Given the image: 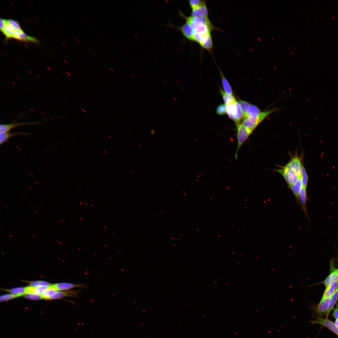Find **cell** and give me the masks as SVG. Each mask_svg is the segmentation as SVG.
Listing matches in <instances>:
<instances>
[{
	"label": "cell",
	"instance_id": "obj_8",
	"mask_svg": "<svg viewBox=\"0 0 338 338\" xmlns=\"http://www.w3.org/2000/svg\"><path fill=\"white\" fill-rule=\"evenodd\" d=\"M170 26L180 30L185 38L189 40L193 41L192 31L189 25L186 22L181 26H177L173 25L169 23Z\"/></svg>",
	"mask_w": 338,
	"mask_h": 338
},
{
	"label": "cell",
	"instance_id": "obj_30",
	"mask_svg": "<svg viewBox=\"0 0 338 338\" xmlns=\"http://www.w3.org/2000/svg\"><path fill=\"white\" fill-rule=\"evenodd\" d=\"M188 3L192 9L199 7L206 3L205 1L201 0H190L189 1Z\"/></svg>",
	"mask_w": 338,
	"mask_h": 338
},
{
	"label": "cell",
	"instance_id": "obj_18",
	"mask_svg": "<svg viewBox=\"0 0 338 338\" xmlns=\"http://www.w3.org/2000/svg\"><path fill=\"white\" fill-rule=\"evenodd\" d=\"M306 187H303L299 194V197L301 207L305 214L307 215L306 202L307 199Z\"/></svg>",
	"mask_w": 338,
	"mask_h": 338
},
{
	"label": "cell",
	"instance_id": "obj_35",
	"mask_svg": "<svg viewBox=\"0 0 338 338\" xmlns=\"http://www.w3.org/2000/svg\"><path fill=\"white\" fill-rule=\"evenodd\" d=\"M6 22L7 23L9 24L15 29H21L19 23L17 21L13 19H9L6 20Z\"/></svg>",
	"mask_w": 338,
	"mask_h": 338
},
{
	"label": "cell",
	"instance_id": "obj_28",
	"mask_svg": "<svg viewBox=\"0 0 338 338\" xmlns=\"http://www.w3.org/2000/svg\"><path fill=\"white\" fill-rule=\"evenodd\" d=\"M300 177L301 180L302 187H306L308 181V176L306 170L303 166H302Z\"/></svg>",
	"mask_w": 338,
	"mask_h": 338
},
{
	"label": "cell",
	"instance_id": "obj_32",
	"mask_svg": "<svg viewBox=\"0 0 338 338\" xmlns=\"http://www.w3.org/2000/svg\"><path fill=\"white\" fill-rule=\"evenodd\" d=\"M18 297L17 295L13 294H3L0 297V301L1 302L7 301Z\"/></svg>",
	"mask_w": 338,
	"mask_h": 338
},
{
	"label": "cell",
	"instance_id": "obj_48",
	"mask_svg": "<svg viewBox=\"0 0 338 338\" xmlns=\"http://www.w3.org/2000/svg\"><path fill=\"white\" fill-rule=\"evenodd\" d=\"M58 222H60L61 223H62V221H61V220H58Z\"/></svg>",
	"mask_w": 338,
	"mask_h": 338
},
{
	"label": "cell",
	"instance_id": "obj_24",
	"mask_svg": "<svg viewBox=\"0 0 338 338\" xmlns=\"http://www.w3.org/2000/svg\"><path fill=\"white\" fill-rule=\"evenodd\" d=\"M4 290L6 291L9 292L11 294L17 295L18 297L24 295L26 293V287H17L12 288L9 289Z\"/></svg>",
	"mask_w": 338,
	"mask_h": 338
},
{
	"label": "cell",
	"instance_id": "obj_31",
	"mask_svg": "<svg viewBox=\"0 0 338 338\" xmlns=\"http://www.w3.org/2000/svg\"><path fill=\"white\" fill-rule=\"evenodd\" d=\"M238 103L243 113V120L245 117L248 107L250 104L248 102L241 100H239Z\"/></svg>",
	"mask_w": 338,
	"mask_h": 338
},
{
	"label": "cell",
	"instance_id": "obj_21",
	"mask_svg": "<svg viewBox=\"0 0 338 338\" xmlns=\"http://www.w3.org/2000/svg\"><path fill=\"white\" fill-rule=\"evenodd\" d=\"M235 108V121L236 126L240 124V122L243 119V115L238 103L236 100L234 102Z\"/></svg>",
	"mask_w": 338,
	"mask_h": 338
},
{
	"label": "cell",
	"instance_id": "obj_44",
	"mask_svg": "<svg viewBox=\"0 0 338 338\" xmlns=\"http://www.w3.org/2000/svg\"><path fill=\"white\" fill-rule=\"evenodd\" d=\"M4 207H5V208L6 209H9V208L8 207H7L6 206Z\"/></svg>",
	"mask_w": 338,
	"mask_h": 338
},
{
	"label": "cell",
	"instance_id": "obj_46",
	"mask_svg": "<svg viewBox=\"0 0 338 338\" xmlns=\"http://www.w3.org/2000/svg\"><path fill=\"white\" fill-rule=\"evenodd\" d=\"M92 54H93V55H94V56L95 57H96V55H95V54H94V53H93Z\"/></svg>",
	"mask_w": 338,
	"mask_h": 338
},
{
	"label": "cell",
	"instance_id": "obj_12",
	"mask_svg": "<svg viewBox=\"0 0 338 338\" xmlns=\"http://www.w3.org/2000/svg\"><path fill=\"white\" fill-rule=\"evenodd\" d=\"M288 187L290 189L296 199V201L301 207L299 197V194L302 187L301 180L300 177H299L296 182L288 186Z\"/></svg>",
	"mask_w": 338,
	"mask_h": 338
},
{
	"label": "cell",
	"instance_id": "obj_52",
	"mask_svg": "<svg viewBox=\"0 0 338 338\" xmlns=\"http://www.w3.org/2000/svg\"><path fill=\"white\" fill-rule=\"evenodd\" d=\"M337 270H338V268L337 269Z\"/></svg>",
	"mask_w": 338,
	"mask_h": 338
},
{
	"label": "cell",
	"instance_id": "obj_45",
	"mask_svg": "<svg viewBox=\"0 0 338 338\" xmlns=\"http://www.w3.org/2000/svg\"><path fill=\"white\" fill-rule=\"evenodd\" d=\"M86 23L88 25H89V24L87 21H86Z\"/></svg>",
	"mask_w": 338,
	"mask_h": 338
},
{
	"label": "cell",
	"instance_id": "obj_36",
	"mask_svg": "<svg viewBox=\"0 0 338 338\" xmlns=\"http://www.w3.org/2000/svg\"><path fill=\"white\" fill-rule=\"evenodd\" d=\"M332 316L336 319L338 320V305L337 304L334 309Z\"/></svg>",
	"mask_w": 338,
	"mask_h": 338
},
{
	"label": "cell",
	"instance_id": "obj_47",
	"mask_svg": "<svg viewBox=\"0 0 338 338\" xmlns=\"http://www.w3.org/2000/svg\"><path fill=\"white\" fill-rule=\"evenodd\" d=\"M60 220L61 221H62V222H65V221L64 220H63V219H61Z\"/></svg>",
	"mask_w": 338,
	"mask_h": 338
},
{
	"label": "cell",
	"instance_id": "obj_2",
	"mask_svg": "<svg viewBox=\"0 0 338 338\" xmlns=\"http://www.w3.org/2000/svg\"><path fill=\"white\" fill-rule=\"evenodd\" d=\"M276 110L275 109H273L261 112L258 114L248 116L243 120L241 124L252 132L261 122Z\"/></svg>",
	"mask_w": 338,
	"mask_h": 338
},
{
	"label": "cell",
	"instance_id": "obj_22",
	"mask_svg": "<svg viewBox=\"0 0 338 338\" xmlns=\"http://www.w3.org/2000/svg\"><path fill=\"white\" fill-rule=\"evenodd\" d=\"M220 72L222 78V84L225 93L228 95H232V90L229 82L224 76L222 72Z\"/></svg>",
	"mask_w": 338,
	"mask_h": 338
},
{
	"label": "cell",
	"instance_id": "obj_43",
	"mask_svg": "<svg viewBox=\"0 0 338 338\" xmlns=\"http://www.w3.org/2000/svg\"><path fill=\"white\" fill-rule=\"evenodd\" d=\"M75 40H76V41H77V42L78 43H79V40L78 39H76Z\"/></svg>",
	"mask_w": 338,
	"mask_h": 338
},
{
	"label": "cell",
	"instance_id": "obj_7",
	"mask_svg": "<svg viewBox=\"0 0 338 338\" xmlns=\"http://www.w3.org/2000/svg\"><path fill=\"white\" fill-rule=\"evenodd\" d=\"M40 121L33 122H19L10 124H1L0 125V132H7L12 129L20 126L27 125H36L40 124Z\"/></svg>",
	"mask_w": 338,
	"mask_h": 338
},
{
	"label": "cell",
	"instance_id": "obj_11",
	"mask_svg": "<svg viewBox=\"0 0 338 338\" xmlns=\"http://www.w3.org/2000/svg\"><path fill=\"white\" fill-rule=\"evenodd\" d=\"M79 291L76 290H66L64 291H57L55 293L49 298V300L60 299L64 297H70L77 298L78 297Z\"/></svg>",
	"mask_w": 338,
	"mask_h": 338
},
{
	"label": "cell",
	"instance_id": "obj_40",
	"mask_svg": "<svg viewBox=\"0 0 338 338\" xmlns=\"http://www.w3.org/2000/svg\"><path fill=\"white\" fill-rule=\"evenodd\" d=\"M32 236H33V237H34V238H37V236L35 235H33Z\"/></svg>",
	"mask_w": 338,
	"mask_h": 338
},
{
	"label": "cell",
	"instance_id": "obj_1",
	"mask_svg": "<svg viewBox=\"0 0 338 338\" xmlns=\"http://www.w3.org/2000/svg\"><path fill=\"white\" fill-rule=\"evenodd\" d=\"M179 13L192 29L193 41L198 43L202 48L208 51L211 50L213 44L211 31L216 29V28L211 22L209 18L194 17L191 16H186L180 11Z\"/></svg>",
	"mask_w": 338,
	"mask_h": 338
},
{
	"label": "cell",
	"instance_id": "obj_33",
	"mask_svg": "<svg viewBox=\"0 0 338 338\" xmlns=\"http://www.w3.org/2000/svg\"><path fill=\"white\" fill-rule=\"evenodd\" d=\"M216 113L219 115H223L227 114V105L222 104L218 106L216 109Z\"/></svg>",
	"mask_w": 338,
	"mask_h": 338
},
{
	"label": "cell",
	"instance_id": "obj_13",
	"mask_svg": "<svg viewBox=\"0 0 338 338\" xmlns=\"http://www.w3.org/2000/svg\"><path fill=\"white\" fill-rule=\"evenodd\" d=\"M191 16L199 18H208V11L206 3L192 9Z\"/></svg>",
	"mask_w": 338,
	"mask_h": 338
},
{
	"label": "cell",
	"instance_id": "obj_5",
	"mask_svg": "<svg viewBox=\"0 0 338 338\" xmlns=\"http://www.w3.org/2000/svg\"><path fill=\"white\" fill-rule=\"evenodd\" d=\"M311 322L313 324H318L324 326L338 335V328L334 323L328 318H318Z\"/></svg>",
	"mask_w": 338,
	"mask_h": 338
},
{
	"label": "cell",
	"instance_id": "obj_51",
	"mask_svg": "<svg viewBox=\"0 0 338 338\" xmlns=\"http://www.w3.org/2000/svg\"><path fill=\"white\" fill-rule=\"evenodd\" d=\"M87 49H88V50H89V51L90 52V50H89V49H88V48H87Z\"/></svg>",
	"mask_w": 338,
	"mask_h": 338
},
{
	"label": "cell",
	"instance_id": "obj_49",
	"mask_svg": "<svg viewBox=\"0 0 338 338\" xmlns=\"http://www.w3.org/2000/svg\"><path fill=\"white\" fill-rule=\"evenodd\" d=\"M36 208L37 209H38V210L40 209V208H39L38 207H36Z\"/></svg>",
	"mask_w": 338,
	"mask_h": 338
},
{
	"label": "cell",
	"instance_id": "obj_27",
	"mask_svg": "<svg viewBox=\"0 0 338 338\" xmlns=\"http://www.w3.org/2000/svg\"><path fill=\"white\" fill-rule=\"evenodd\" d=\"M51 285L49 289L44 291L40 294V295L43 299L49 300V298L53 296L57 291L51 288Z\"/></svg>",
	"mask_w": 338,
	"mask_h": 338
},
{
	"label": "cell",
	"instance_id": "obj_16",
	"mask_svg": "<svg viewBox=\"0 0 338 338\" xmlns=\"http://www.w3.org/2000/svg\"><path fill=\"white\" fill-rule=\"evenodd\" d=\"M14 38L24 41L34 42H37L36 38L27 35L21 29L16 30Z\"/></svg>",
	"mask_w": 338,
	"mask_h": 338
},
{
	"label": "cell",
	"instance_id": "obj_38",
	"mask_svg": "<svg viewBox=\"0 0 338 338\" xmlns=\"http://www.w3.org/2000/svg\"><path fill=\"white\" fill-rule=\"evenodd\" d=\"M335 323L336 326L338 328V320L336 319Z\"/></svg>",
	"mask_w": 338,
	"mask_h": 338
},
{
	"label": "cell",
	"instance_id": "obj_17",
	"mask_svg": "<svg viewBox=\"0 0 338 338\" xmlns=\"http://www.w3.org/2000/svg\"><path fill=\"white\" fill-rule=\"evenodd\" d=\"M338 286V280L335 281L326 287L321 300L327 298L332 294Z\"/></svg>",
	"mask_w": 338,
	"mask_h": 338
},
{
	"label": "cell",
	"instance_id": "obj_6",
	"mask_svg": "<svg viewBox=\"0 0 338 338\" xmlns=\"http://www.w3.org/2000/svg\"><path fill=\"white\" fill-rule=\"evenodd\" d=\"M52 288L57 291L65 290L75 288L87 287L84 284H74L68 283H61L52 284Z\"/></svg>",
	"mask_w": 338,
	"mask_h": 338
},
{
	"label": "cell",
	"instance_id": "obj_50",
	"mask_svg": "<svg viewBox=\"0 0 338 338\" xmlns=\"http://www.w3.org/2000/svg\"><path fill=\"white\" fill-rule=\"evenodd\" d=\"M56 241H59V240H58V239H56Z\"/></svg>",
	"mask_w": 338,
	"mask_h": 338
},
{
	"label": "cell",
	"instance_id": "obj_37",
	"mask_svg": "<svg viewBox=\"0 0 338 338\" xmlns=\"http://www.w3.org/2000/svg\"><path fill=\"white\" fill-rule=\"evenodd\" d=\"M7 23L6 20L2 18L0 19V28L2 31Z\"/></svg>",
	"mask_w": 338,
	"mask_h": 338
},
{
	"label": "cell",
	"instance_id": "obj_14",
	"mask_svg": "<svg viewBox=\"0 0 338 338\" xmlns=\"http://www.w3.org/2000/svg\"><path fill=\"white\" fill-rule=\"evenodd\" d=\"M338 280V270L333 266L331 267L330 274L323 281L322 283L326 287L335 281Z\"/></svg>",
	"mask_w": 338,
	"mask_h": 338
},
{
	"label": "cell",
	"instance_id": "obj_23",
	"mask_svg": "<svg viewBox=\"0 0 338 338\" xmlns=\"http://www.w3.org/2000/svg\"><path fill=\"white\" fill-rule=\"evenodd\" d=\"M261 112L260 110L257 106L253 105L250 104L247 110L246 115L244 119L248 116L258 114Z\"/></svg>",
	"mask_w": 338,
	"mask_h": 338
},
{
	"label": "cell",
	"instance_id": "obj_15",
	"mask_svg": "<svg viewBox=\"0 0 338 338\" xmlns=\"http://www.w3.org/2000/svg\"><path fill=\"white\" fill-rule=\"evenodd\" d=\"M30 135L27 132H17L11 133L9 132H0V144L2 145L10 138L18 135L25 136Z\"/></svg>",
	"mask_w": 338,
	"mask_h": 338
},
{
	"label": "cell",
	"instance_id": "obj_39",
	"mask_svg": "<svg viewBox=\"0 0 338 338\" xmlns=\"http://www.w3.org/2000/svg\"><path fill=\"white\" fill-rule=\"evenodd\" d=\"M8 236L9 237H11V238H13V236L11 234H9Z\"/></svg>",
	"mask_w": 338,
	"mask_h": 338
},
{
	"label": "cell",
	"instance_id": "obj_29",
	"mask_svg": "<svg viewBox=\"0 0 338 338\" xmlns=\"http://www.w3.org/2000/svg\"><path fill=\"white\" fill-rule=\"evenodd\" d=\"M29 284L30 286L32 287H38L40 286H49L51 285L50 283L44 281L38 280L29 281Z\"/></svg>",
	"mask_w": 338,
	"mask_h": 338
},
{
	"label": "cell",
	"instance_id": "obj_19",
	"mask_svg": "<svg viewBox=\"0 0 338 338\" xmlns=\"http://www.w3.org/2000/svg\"><path fill=\"white\" fill-rule=\"evenodd\" d=\"M338 299V286L330 296V299L328 310L326 314V316L328 317L330 312L334 308Z\"/></svg>",
	"mask_w": 338,
	"mask_h": 338
},
{
	"label": "cell",
	"instance_id": "obj_26",
	"mask_svg": "<svg viewBox=\"0 0 338 338\" xmlns=\"http://www.w3.org/2000/svg\"><path fill=\"white\" fill-rule=\"evenodd\" d=\"M227 113L231 120L235 121V108L234 104L227 105Z\"/></svg>",
	"mask_w": 338,
	"mask_h": 338
},
{
	"label": "cell",
	"instance_id": "obj_9",
	"mask_svg": "<svg viewBox=\"0 0 338 338\" xmlns=\"http://www.w3.org/2000/svg\"><path fill=\"white\" fill-rule=\"evenodd\" d=\"M330 299V296L327 298L320 300L315 309V310L317 314L320 316L326 315L328 310Z\"/></svg>",
	"mask_w": 338,
	"mask_h": 338
},
{
	"label": "cell",
	"instance_id": "obj_20",
	"mask_svg": "<svg viewBox=\"0 0 338 338\" xmlns=\"http://www.w3.org/2000/svg\"><path fill=\"white\" fill-rule=\"evenodd\" d=\"M16 30L7 23L2 32L6 38H14Z\"/></svg>",
	"mask_w": 338,
	"mask_h": 338
},
{
	"label": "cell",
	"instance_id": "obj_42",
	"mask_svg": "<svg viewBox=\"0 0 338 338\" xmlns=\"http://www.w3.org/2000/svg\"><path fill=\"white\" fill-rule=\"evenodd\" d=\"M34 212H35V213H37V214H39V213H38V212H37V211H34Z\"/></svg>",
	"mask_w": 338,
	"mask_h": 338
},
{
	"label": "cell",
	"instance_id": "obj_41",
	"mask_svg": "<svg viewBox=\"0 0 338 338\" xmlns=\"http://www.w3.org/2000/svg\"><path fill=\"white\" fill-rule=\"evenodd\" d=\"M39 205H39V206H40L41 207H44L43 206V205L42 204H40Z\"/></svg>",
	"mask_w": 338,
	"mask_h": 338
},
{
	"label": "cell",
	"instance_id": "obj_34",
	"mask_svg": "<svg viewBox=\"0 0 338 338\" xmlns=\"http://www.w3.org/2000/svg\"><path fill=\"white\" fill-rule=\"evenodd\" d=\"M24 297L26 299L33 300H39L43 299L40 295L31 294H26L24 295Z\"/></svg>",
	"mask_w": 338,
	"mask_h": 338
},
{
	"label": "cell",
	"instance_id": "obj_25",
	"mask_svg": "<svg viewBox=\"0 0 338 338\" xmlns=\"http://www.w3.org/2000/svg\"><path fill=\"white\" fill-rule=\"evenodd\" d=\"M220 91L223 101L226 105L234 103L236 100L233 95H229L226 94L221 89Z\"/></svg>",
	"mask_w": 338,
	"mask_h": 338
},
{
	"label": "cell",
	"instance_id": "obj_3",
	"mask_svg": "<svg viewBox=\"0 0 338 338\" xmlns=\"http://www.w3.org/2000/svg\"><path fill=\"white\" fill-rule=\"evenodd\" d=\"M237 126L238 146L235 155V158L236 159L238 158V153L240 148L252 132L244 127L241 124L237 125Z\"/></svg>",
	"mask_w": 338,
	"mask_h": 338
},
{
	"label": "cell",
	"instance_id": "obj_10",
	"mask_svg": "<svg viewBox=\"0 0 338 338\" xmlns=\"http://www.w3.org/2000/svg\"><path fill=\"white\" fill-rule=\"evenodd\" d=\"M286 166L295 172L299 177H300L302 165L298 157L295 156L292 158Z\"/></svg>",
	"mask_w": 338,
	"mask_h": 338
},
{
	"label": "cell",
	"instance_id": "obj_4",
	"mask_svg": "<svg viewBox=\"0 0 338 338\" xmlns=\"http://www.w3.org/2000/svg\"><path fill=\"white\" fill-rule=\"evenodd\" d=\"M276 171L283 176L288 186L295 183L299 177L295 172L286 166Z\"/></svg>",
	"mask_w": 338,
	"mask_h": 338
}]
</instances>
